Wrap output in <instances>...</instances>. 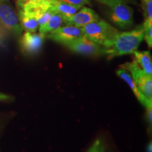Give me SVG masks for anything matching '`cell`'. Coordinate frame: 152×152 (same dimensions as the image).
<instances>
[{
    "label": "cell",
    "mask_w": 152,
    "mask_h": 152,
    "mask_svg": "<svg viewBox=\"0 0 152 152\" xmlns=\"http://www.w3.org/2000/svg\"><path fill=\"white\" fill-rule=\"evenodd\" d=\"M144 39L143 25L135 29L119 32L113 39L104 47V54L109 58L126 54H132Z\"/></svg>",
    "instance_id": "obj_1"
},
{
    "label": "cell",
    "mask_w": 152,
    "mask_h": 152,
    "mask_svg": "<svg viewBox=\"0 0 152 152\" xmlns=\"http://www.w3.org/2000/svg\"><path fill=\"white\" fill-rule=\"evenodd\" d=\"M81 29L85 37L103 47H106L119 33L116 28L102 19L90 23L82 27Z\"/></svg>",
    "instance_id": "obj_2"
},
{
    "label": "cell",
    "mask_w": 152,
    "mask_h": 152,
    "mask_svg": "<svg viewBox=\"0 0 152 152\" xmlns=\"http://www.w3.org/2000/svg\"><path fill=\"white\" fill-rule=\"evenodd\" d=\"M100 3L109 7L110 18L121 29H128L133 26V9L127 3L118 1H102Z\"/></svg>",
    "instance_id": "obj_3"
},
{
    "label": "cell",
    "mask_w": 152,
    "mask_h": 152,
    "mask_svg": "<svg viewBox=\"0 0 152 152\" xmlns=\"http://www.w3.org/2000/svg\"><path fill=\"white\" fill-rule=\"evenodd\" d=\"M121 67L128 71L132 75V79L140 92L149 102H152V76L144 73L133 60L132 61L123 64Z\"/></svg>",
    "instance_id": "obj_4"
},
{
    "label": "cell",
    "mask_w": 152,
    "mask_h": 152,
    "mask_svg": "<svg viewBox=\"0 0 152 152\" xmlns=\"http://www.w3.org/2000/svg\"><path fill=\"white\" fill-rule=\"evenodd\" d=\"M65 46L75 54L87 56H99L104 54V47L87 39L84 35Z\"/></svg>",
    "instance_id": "obj_5"
},
{
    "label": "cell",
    "mask_w": 152,
    "mask_h": 152,
    "mask_svg": "<svg viewBox=\"0 0 152 152\" xmlns=\"http://www.w3.org/2000/svg\"><path fill=\"white\" fill-rule=\"evenodd\" d=\"M0 25L16 35H20L23 30L19 22L18 14L7 2L0 3Z\"/></svg>",
    "instance_id": "obj_6"
},
{
    "label": "cell",
    "mask_w": 152,
    "mask_h": 152,
    "mask_svg": "<svg viewBox=\"0 0 152 152\" xmlns=\"http://www.w3.org/2000/svg\"><path fill=\"white\" fill-rule=\"evenodd\" d=\"M46 36L40 33L26 31L20 39V47L23 54L35 56L41 52Z\"/></svg>",
    "instance_id": "obj_7"
},
{
    "label": "cell",
    "mask_w": 152,
    "mask_h": 152,
    "mask_svg": "<svg viewBox=\"0 0 152 152\" xmlns=\"http://www.w3.org/2000/svg\"><path fill=\"white\" fill-rule=\"evenodd\" d=\"M82 36H83V33L81 28L66 25L53 30L52 32L47 34L46 37L65 46L67 44L78 39Z\"/></svg>",
    "instance_id": "obj_8"
},
{
    "label": "cell",
    "mask_w": 152,
    "mask_h": 152,
    "mask_svg": "<svg viewBox=\"0 0 152 152\" xmlns=\"http://www.w3.org/2000/svg\"><path fill=\"white\" fill-rule=\"evenodd\" d=\"M99 20H100V17L96 11L88 7H83L73 16L66 19L65 24L82 28L90 23L97 21Z\"/></svg>",
    "instance_id": "obj_9"
},
{
    "label": "cell",
    "mask_w": 152,
    "mask_h": 152,
    "mask_svg": "<svg viewBox=\"0 0 152 152\" xmlns=\"http://www.w3.org/2000/svg\"><path fill=\"white\" fill-rule=\"evenodd\" d=\"M116 74L118 77H121V79H123L125 83L129 85V87H130V89L134 93V94L135 95L137 99L140 101V102L142 105L145 106L146 108L149 107V106H152V102H149L147 99L142 95V94L140 92V91L139 90L137 86L136 83H134V80L132 79V77H131L130 73H129L128 71L123 69V68H120V69L117 70Z\"/></svg>",
    "instance_id": "obj_10"
},
{
    "label": "cell",
    "mask_w": 152,
    "mask_h": 152,
    "mask_svg": "<svg viewBox=\"0 0 152 152\" xmlns=\"http://www.w3.org/2000/svg\"><path fill=\"white\" fill-rule=\"evenodd\" d=\"M82 6H75L66 3L61 0H54L51 2L50 9L54 14H58L64 18V20L71 18L82 8Z\"/></svg>",
    "instance_id": "obj_11"
},
{
    "label": "cell",
    "mask_w": 152,
    "mask_h": 152,
    "mask_svg": "<svg viewBox=\"0 0 152 152\" xmlns=\"http://www.w3.org/2000/svg\"><path fill=\"white\" fill-rule=\"evenodd\" d=\"M18 16L23 30L31 33L37 32L39 26L31 11L27 9H18Z\"/></svg>",
    "instance_id": "obj_12"
},
{
    "label": "cell",
    "mask_w": 152,
    "mask_h": 152,
    "mask_svg": "<svg viewBox=\"0 0 152 152\" xmlns=\"http://www.w3.org/2000/svg\"><path fill=\"white\" fill-rule=\"evenodd\" d=\"M134 61L144 73L147 74V75L152 76V60L151 53L148 51L145 52H134Z\"/></svg>",
    "instance_id": "obj_13"
},
{
    "label": "cell",
    "mask_w": 152,
    "mask_h": 152,
    "mask_svg": "<svg viewBox=\"0 0 152 152\" xmlns=\"http://www.w3.org/2000/svg\"><path fill=\"white\" fill-rule=\"evenodd\" d=\"M63 24H65V20L64 17L58 14H54L47 20L46 23L39 26L38 28L39 33L46 36L47 34L52 32L53 30L60 28L63 26Z\"/></svg>",
    "instance_id": "obj_14"
},
{
    "label": "cell",
    "mask_w": 152,
    "mask_h": 152,
    "mask_svg": "<svg viewBox=\"0 0 152 152\" xmlns=\"http://www.w3.org/2000/svg\"><path fill=\"white\" fill-rule=\"evenodd\" d=\"M49 3L50 2L46 1L45 0H16V6L18 9L33 8L37 6Z\"/></svg>",
    "instance_id": "obj_15"
},
{
    "label": "cell",
    "mask_w": 152,
    "mask_h": 152,
    "mask_svg": "<svg viewBox=\"0 0 152 152\" xmlns=\"http://www.w3.org/2000/svg\"><path fill=\"white\" fill-rule=\"evenodd\" d=\"M144 39L150 48L152 47V20H144Z\"/></svg>",
    "instance_id": "obj_16"
},
{
    "label": "cell",
    "mask_w": 152,
    "mask_h": 152,
    "mask_svg": "<svg viewBox=\"0 0 152 152\" xmlns=\"http://www.w3.org/2000/svg\"><path fill=\"white\" fill-rule=\"evenodd\" d=\"M105 143L102 139L98 138L94 141L87 152H105Z\"/></svg>",
    "instance_id": "obj_17"
},
{
    "label": "cell",
    "mask_w": 152,
    "mask_h": 152,
    "mask_svg": "<svg viewBox=\"0 0 152 152\" xmlns=\"http://www.w3.org/2000/svg\"><path fill=\"white\" fill-rule=\"evenodd\" d=\"M144 20H152V0H147L142 3Z\"/></svg>",
    "instance_id": "obj_18"
},
{
    "label": "cell",
    "mask_w": 152,
    "mask_h": 152,
    "mask_svg": "<svg viewBox=\"0 0 152 152\" xmlns=\"http://www.w3.org/2000/svg\"><path fill=\"white\" fill-rule=\"evenodd\" d=\"M61 1H65L66 3L71 4L75 6H82L84 5H90V0H61Z\"/></svg>",
    "instance_id": "obj_19"
},
{
    "label": "cell",
    "mask_w": 152,
    "mask_h": 152,
    "mask_svg": "<svg viewBox=\"0 0 152 152\" xmlns=\"http://www.w3.org/2000/svg\"><path fill=\"white\" fill-rule=\"evenodd\" d=\"M147 120L148 124L150 126H151L152 122V106L147 108Z\"/></svg>",
    "instance_id": "obj_20"
},
{
    "label": "cell",
    "mask_w": 152,
    "mask_h": 152,
    "mask_svg": "<svg viewBox=\"0 0 152 152\" xmlns=\"http://www.w3.org/2000/svg\"><path fill=\"white\" fill-rule=\"evenodd\" d=\"M96 1H98L99 2H100V1H123V2H134V1H136V0H96Z\"/></svg>",
    "instance_id": "obj_21"
},
{
    "label": "cell",
    "mask_w": 152,
    "mask_h": 152,
    "mask_svg": "<svg viewBox=\"0 0 152 152\" xmlns=\"http://www.w3.org/2000/svg\"><path fill=\"white\" fill-rule=\"evenodd\" d=\"M147 152H152V144L151 142L148 144L147 147Z\"/></svg>",
    "instance_id": "obj_22"
},
{
    "label": "cell",
    "mask_w": 152,
    "mask_h": 152,
    "mask_svg": "<svg viewBox=\"0 0 152 152\" xmlns=\"http://www.w3.org/2000/svg\"><path fill=\"white\" fill-rule=\"evenodd\" d=\"M9 1V0H0V3H3V2H7V1Z\"/></svg>",
    "instance_id": "obj_23"
},
{
    "label": "cell",
    "mask_w": 152,
    "mask_h": 152,
    "mask_svg": "<svg viewBox=\"0 0 152 152\" xmlns=\"http://www.w3.org/2000/svg\"><path fill=\"white\" fill-rule=\"evenodd\" d=\"M45 1H48V2H52V1H54V0H45Z\"/></svg>",
    "instance_id": "obj_24"
},
{
    "label": "cell",
    "mask_w": 152,
    "mask_h": 152,
    "mask_svg": "<svg viewBox=\"0 0 152 152\" xmlns=\"http://www.w3.org/2000/svg\"><path fill=\"white\" fill-rule=\"evenodd\" d=\"M147 1V0H141V2L142 3V2H144V1Z\"/></svg>",
    "instance_id": "obj_25"
}]
</instances>
